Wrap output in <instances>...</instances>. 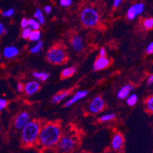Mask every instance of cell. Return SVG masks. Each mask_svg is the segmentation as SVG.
Here are the masks:
<instances>
[{"mask_svg": "<svg viewBox=\"0 0 153 153\" xmlns=\"http://www.w3.org/2000/svg\"><path fill=\"white\" fill-rule=\"evenodd\" d=\"M8 105V101L3 98H0V112L3 110Z\"/></svg>", "mask_w": 153, "mask_h": 153, "instance_id": "29", "label": "cell"}, {"mask_svg": "<svg viewBox=\"0 0 153 153\" xmlns=\"http://www.w3.org/2000/svg\"><path fill=\"white\" fill-rule=\"evenodd\" d=\"M41 36H42V35H41L40 31L38 30H33V31H31L28 39L31 42H38L40 40Z\"/></svg>", "mask_w": 153, "mask_h": 153, "instance_id": "19", "label": "cell"}, {"mask_svg": "<svg viewBox=\"0 0 153 153\" xmlns=\"http://www.w3.org/2000/svg\"><path fill=\"white\" fill-rule=\"evenodd\" d=\"M106 54V50H105V48H101L100 49V56H102V57H105Z\"/></svg>", "mask_w": 153, "mask_h": 153, "instance_id": "36", "label": "cell"}, {"mask_svg": "<svg viewBox=\"0 0 153 153\" xmlns=\"http://www.w3.org/2000/svg\"><path fill=\"white\" fill-rule=\"evenodd\" d=\"M15 13V11L13 9H7V10L4 11L3 12H2V16H4V17H11V16H12L13 15H14Z\"/></svg>", "mask_w": 153, "mask_h": 153, "instance_id": "28", "label": "cell"}, {"mask_svg": "<svg viewBox=\"0 0 153 153\" xmlns=\"http://www.w3.org/2000/svg\"><path fill=\"white\" fill-rule=\"evenodd\" d=\"M31 32V29L30 28H25L24 30L22 32V37L24 39H28L30 36V34Z\"/></svg>", "mask_w": 153, "mask_h": 153, "instance_id": "26", "label": "cell"}, {"mask_svg": "<svg viewBox=\"0 0 153 153\" xmlns=\"http://www.w3.org/2000/svg\"><path fill=\"white\" fill-rule=\"evenodd\" d=\"M148 84H153V75H151V76L149 77Z\"/></svg>", "mask_w": 153, "mask_h": 153, "instance_id": "38", "label": "cell"}, {"mask_svg": "<svg viewBox=\"0 0 153 153\" xmlns=\"http://www.w3.org/2000/svg\"><path fill=\"white\" fill-rule=\"evenodd\" d=\"M41 126L37 121L28 122L22 129V140L24 144H33L38 139Z\"/></svg>", "mask_w": 153, "mask_h": 153, "instance_id": "2", "label": "cell"}, {"mask_svg": "<svg viewBox=\"0 0 153 153\" xmlns=\"http://www.w3.org/2000/svg\"><path fill=\"white\" fill-rule=\"evenodd\" d=\"M103 107H104V101L103 98L100 97H96L91 100L89 106V110L91 113H97L103 110Z\"/></svg>", "mask_w": 153, "mask_h": 153, "instance_id": "8", "label": "cell"}, {"mask_svg": "<svg viewBox=\"0 0 153 153\" xmlns=\"http://www.w3.org/2000/svg\"><path fill=\"white\" fill-rule=\"evenodd\" d=\"M124 143V139L123 136L120 133H116L113 136L111 141L112 149L115 151H119L122 149Z\"/></svg>", "mask_w": 153, "mask_h": 153, "instance_id": "10", "label": "cell"}, {"mask_svg": "<svg viewBox=\"0 0 153 153\" xmlns=\"http://www.w3.org/2000/svg\"><path fill=\"white\" fill-rule=\"evenodd\" d=\"M145 6L143 3H136L129 8L127 11V18L129 20H133L144 11Z\"/></svg>", "mask_w": 153, "mask_h": 153, "instance_id": "6", "label": "cell"}, {"mask_svg": "<svg viewBox=\"0 0 153 153\" xmlns=\"http://www.w3.org/2000/svg\"><path fill=\"white\" fill-rule=\"evenodd\" d=\"M80 20L85 26L94 27L99 22V14L93 8H85L80 13Z\"/></svg>", "mask_w": 153, "mask_h": 153, "instance_id": "3", "label": "cell"}, {"mask_svg": "<svg viewBox=\"0 0 153 153\" xmlns=\"http://www.w3.org/2000/svg\"><path fill=\"white\" fill-rule=\"evenodd\" d=\"M61 136V128L54 123H48L40 130L38 141L44 147H51L57 144Z\"/></svg>", "mask_w": 153, "mask_h": 153, "instance_id": "1", "label": "cell"}, {"mask_svg": "<svg viewBox=\"0 0 153 153\" xmlns=\"http://www.w3.org/2000/svg\"><path fill=\"white\" fill-rule=\"evenodd\" d=\"M34 17L37 19V21L40 24H44L45 23V17H44V15L42 13V10L40 9H36L35 12V14H34Z\"/></svg>", "mask_w": 153, "mask_h": 153, "instance_id": "20", "label": "cell"}, {"mask_svg": "<svg viewBox=\"0 0 153 153\" xmlns=\"http://www.w3.org/2000/svg\"><path fill=\"white\" fill-rule=\"evenodd\" d=\"M143 26L146 29H151L153 28V18L145 19L143 22Z\"/></svg>", "mask_w": 153, "mask_h": 153, "instance_id": "25", "label": "cell"}, {"mask_svg": "<svg viewBox=\"0 0 153 153\" xmlns=\"http://www.w3.org/2000/svg\"><path fill=\"white\" fill-rule=\"evenodd\" d=\"M76 72V68L74 67H69L62 71L61 74V76L62 79L69 78L71 76H73L74 73Z\"/></svg>", "mask_w": 153, "mask_h": 153, "instance_id": "17", "label": "cell"}, {"mask_svg": "<svg viewBox=\"0 0 153 153\" xmlns=\"http://www.w3.org/2000/svg\"><path fill=\"white\" fill-rule=\"evenodd\" d=\"M42 48H43V42H41V41H38V43L35 46L31 48L29 51L30 52L32 53V54H38V53H39L42 51Z\"/></svg>", "mask_w": 153, "mask_h": 153, "instance_id": "21", "label": "cell"}, {"mask_svg": "<svg viewBox=\"0 0 153 153\" xmlns=\"http://www.w3.org/2000/svg\"><path fill=\"white\" fill-rule=\"evenodd\" d=\"M28 26L31 28V29L38 30L40 28V23L33 19H28Z\"/></svg>", "mask_w": 153, "mask_h": 153, "instance_id": "23", "label": "cell"}, {"mask_svg": "<svg viewBox=\"0 0 153 153\" xmlns=\"http://www.w3.org/2000/svg\"><path fill=\"white\" fill-rule=\"evenodd\" d=\"M71 92V90H68V91H61V92L58 93V94H55L51 99V102L53 103H60L61 101H62L63 100L65 99V97H67L68 95L70 94V93Z\"/></svg>", "mask_w": 153, "mask_h": 153, "instance_id": "16", "label": "cell"}, {"mask_svg": "<svg viewBox=\"0 0 153 153\" xmlns=\"http://www.w3.org/2000/svg\"><path fill=\"white\" fill-rule=\"evenodd\" d=\"M20 25H21L22 28H27L28 26V20L27 19H25V18H24V19H22Z\"/></svg>", "mask_w": 153, "mask_h": 153, "instance_id": "31", "label": "cell"}, {"mask_svg": "<svg viewBox=\"0 0 153 153\" xmlns=\"http://www.w3.org/2000/svg\"><path fill=\"white\" fill-rule=\"evenodd\" d=\"M30 121L29 113L27 112H22L16 117L15 120V126L16 129H22Z\"/></svg>", "mask_w": 153, "mask_h": 153, "instance_id": "7", "label": "cell"}, {"mask_svg": "<svg viewBox=\"0 0 153 153\" xmlns=\"http://www.w3.org/2000/svg\"><path fill=\"white\" fill-rule=\"evenodd\" d=\"M137 100H138L137 96H136V94H132V95H130L129 97L127 98L126 103L129 106H132L137 103Z\"/></svg>", "mask_w": 153, "mask_h": 153, "instance_id": "24", "label": "cell"}, {"mask_svg": "<svg viewBox=\"0 0 153 153\" xmlns=\"http://www.w3.org/2000/svg\"><path fill=\"white\" fill-rule=\"evenodd\" d=\"M132 86L129 85V84H127V85L123 86L122 88L120 89L119 91L118 94H117V97H118L119 99L120 100H124L129 96V93L131 92V91L132 90Z\"/></svg>", "mask_w": 153, "mask_h": 153, "instance_id": "15", "label": "cell"}, {"mask_svg": "<svg viewBox=\"0 0 153 153\" xmlns=\"http://www.w3.org/2000/svg\"><path fill=\"white\" fill-rule=\"evenodd\" d=\"M19 53V49L15 46H8L3 49V56L8 59L16 57Z\"/></svg>", "mask_w": 153, "mask_h": 153, "instance_id": "13", "label": "cell"}, {"mask_svg": "<svg viewBox=\"0 0 153 153\" xmlns=\"http://www.w3.org/2000/svg\"><path fill=\"white\" fill-rule=\"evenodd\" d=\"M123 2V0H113V6L114 7H118L119 5L121 4V2Z\"/></svg>", "mask_w": 153, "mask_h": 153, "instance_id": "35", "label": "cell"}, {"mask_svg": "<svg viewBox=\"0 0 153 153\" xmlns=\"http://www.w3.org/2000/svg\"><path fill=\"white\" fill-rule=\"evenodd\" d=\"M40 89V84L37 81H30L24 86V91L27 95H33Z\"/></svg>", "mask_w": 153, "mask_h": 153, "instance_id": "11", "label": "cell"}, {"mask_svg": "<svg viewBox=\"0 0 153 153\" xmlns=\"http://www.w3.org/2000/svg\"><path fill=\"white\" fill-rule=\"evenodd\" d=\"M58 147L61 151L65 152H71L75 146L74 139L71 136H63L61 137L58 141Z\"/></svg>", "mask_w": 153, "mask_h": 153, "instance_id": "5", "label": "cell"}, {"mask_svg": "<svg viewBox=\"0 0 153 153\" xmlns=\"http://www.w3.org/2000/svg\"><path fill=\"white\" fill-rule=\"evenodd\" d=\"M88 93L89 92L87 91H77V92L73 96V97H72L71 99H70L69 100L67 101L65 104V107H69V106H72L74 103H76V102L80 100L83 99V98H84L85 97H87Z\"/></svg>", "mask_w": 153, "mask_h": 153, "instance_id": "12", "label": "cell"}, {"mask_svg": "<svg viewBox=\"0 0 153 153\" xmlns=\"http://www.w3.org/2000/svg\"><path fill=\"white\" fill-rule=\"evenodd\" d=\"M33 76H35V78L38 79V80L41 81H45L48 80L49 77V74L48 73H45V72H33Z\"/></svg>", "mask_w": 153, "mask_h": 153, "instance_id": "18", "label": "cell"}, {"mask_svg": "<svg viewBox=\"0 0 153 153\" xmlns=\"http://www.w3.org/2000/svg\"><path fill=\"white\" fill-rule=\"evenodd\" d=\"M17 89H18V91H22L23 90H24V85H23L22 83H19V84H18L17 85Z\"/></svg>", "mask_w": 153, "mask_h": 153, "instance_id": "37", "label": "cell"}, {"mask_svg": "<svg viewBox=\"0 0 153 153\" xmlns=\"http://www.w3.org/2000/svg\"><path fill=\"white\" fill-rule=\"evenodd\" d=\"M71 45L74 50L76 51H79L82 50L83 48H84L83 39L78 35H75L71 39Z\"/></svg>", "mask_w": 153, "mask_h": 153, "instance_id": "14", "label": "cell"}, {"mask_svg": "<svg viewBox=\"0 0 153 153\" xmlns=\"http://www.w3.org/2000/svg\"><path fill=\"white\" fill-rule=\"evenodd\" d=\"M44 10H45V12L46 14H50L51 11H52V9H51L50 5H46L45 7L44 8Z\"/></svg>", "mask_w": 153, "mask_h": 153, "instance_id": "34", "label": "cell"}, {"mask_svg": "<svg viewBox=\"0 0 153 153\" xmlns=\"http://www.w3.org/2000/svg\"><path fill=\"white\" fill-rule=\"evenodd\" d=\"M146 105H147V108L151 112H153V96L150 97L147 101H146Z\"/></svg>", "mask_w": 153, "mask_h": 153, "instance_id": "27", "label": "cell"}, {"mask_svg": "<svg viewBox=\"0 0 153 153\" xmlns=\"http://www.w3.org/2000/svg\"><path fill=\"white\" fill-rule=\"evenodd\" d=\"M109 65H110V60L108 59L106 56L105 57L99 56L94 61L93 68L94 71H100V70L106 68Z\"/></svg>", "mask_w": 153, "mask_h": 153, "instance_id": "9", "label": "cell"}, {"mask_svg": "<svg viewBox=\"0 0 153 153\" xmlns=\"http://www.w3.org/2000/svg\"><path fill=\"white\" fill-rule=\"evenodd\" d=\"M46 58L51 64L61 65L66 59V53L62 48L54 46L49 49L46 54Z\"/></svg>", "mask_w": 153, "mask_h": 153, "instance_id": "4", "label": "cell"}, {"mask_svg": "<svg viewBox=\"0 0 153 153\" xmlns=\"http://www.w3.org/2000/svg\"><path fill=\"white\" fill-rule=\"evenodd\" d=\"M72 4V0H60V5L63 7H68Z\"/></svg>", "mask_w": 153, "mask_h": 153, "instance_id": "30", "label": "cell"}, {"mask_svg": "<svg viewBox=\"0 0 153 153\" xmlns=\"http://www.w3.org/2000/svg\"><path fill=\"white\" fill-rule=\"evenodd\" d=\"M146 52L150 54H153V42L148 45V47L146 48Z\"/></svg>", "mask_w": 153, "mask_h": 153, "instance_id": "32", "label": "cell"}, {"mask_svg": "<svg viewBox=\"0 0 153 153\" xmlns=\"http://www.w3.org/2000/svg\"><path fill=\"white\" fill-rule=\"evenodd\" d=\"M115 117H116V115L114 113H108V114L101 116L99 120L100 122H108V121H111V120H114Z\"/></svg>", "mask_w": 153, "mask_h": 153, "instance_id": "22", "label": "cell"}, {"mask_svg": "<svg viewBox=\"0 0 153 153\" xmlns=\"http://www.w3.org/2000/svg\"><path fill=\"white\" fill-rule=\"evenodd\" d=\"M4 33H7V30L5 29V26L2 23H0V35H2Z\"/></svg>", "mask_w": 153, "mask_h": 153, "instance_id": "33", "label": "cell"}]
</instances>
